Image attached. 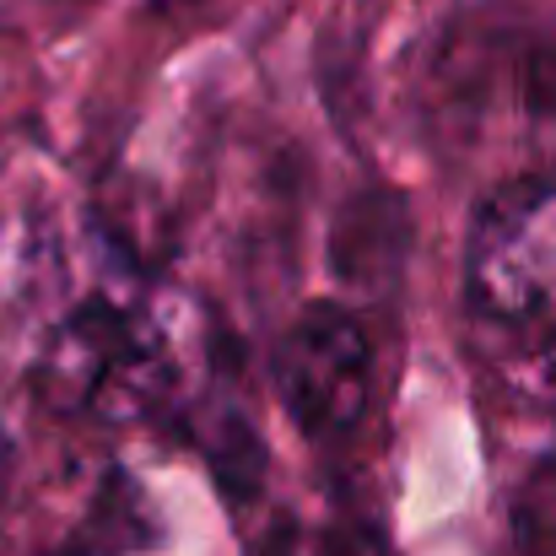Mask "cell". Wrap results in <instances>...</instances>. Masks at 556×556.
<instances>
[{
    "instance_id": "6da1fadb",
    "label": "cell",
    "mask_w": 556,
    "mask_h": 556,
    "mask_svg": "<svg viewBox=\"0 0 556 556\" xmlns=\"http://www.w3.org/2000/svg\"><path fill=\"white\" fill-rule=\"evenodd\" d=\"M38 383L54 405L141 421L179 405L200 378V314L179 287L147 276L119 243L49 249L38 270Z\"/></svg>"
},
{
    "instance_id": "7a4b0ae2",
    "label": "cell",
    "mask_w": 556,
    "mask_h": 556,
    "mask_svg": "<svg viewBox=\"0 0 556 556\" xmlns=\"http://www.w3.org/2000/svg\"><path fill=\"white\" fill-rule=\"evenodd\" d=\"M465 308L481 363L514 394L556 405V179H519L476 211Z\"/></svg>"
},
{
    "instance_id": "3957f363",
    "label": "cell",
    "mask_w": 556,
    "mask_h": 556,
    "mask_svg": "<svg viewBox=\"0 0 556 556\" xmlns=\"http://www.w3.org/2000/svg\"><path fill=\"white\" fill-rule=\"evenodd\" d=\"M372 383V346L341 303H308L276 341V394L292 427L314 443H336L363 421Z\"/></svg>"
},
{
    "instance_id": "277c9868",
    "label": "cell",
    "mask_w": 556,
    "mask_h": 556,
    "mask_svg": "<svg viewBox=\"0 0 556 556\" xmlns=\"http://www.w3.org/2000/svg\"><path fill=\"white\" fill-rule=\"evenodd\" d=\"M319 556H389V546L368 519H336L319 541Z\"/></svg>"
},
{
    "instance_id": "5b68a950",
    "label": "cell",
    "mask_w": 556,
    "mask_h": 556,
    "mask_svg": "<svg viewBox=\"0 0 556 556\" xmlns=\"http://www.w3.org/2000/svg\"><path fill=\"white\" fill-rule=\"evenodd\" d=\"M254 556H303V546H298V530H292L287 519H276V525H270V535H260Z\"/></svg>"
},
{
    "instance_id": "8992f818",
    "label": "cell",
    "mask_w": 556,
    "mask_h": 556,
    "mask_svg": "<svg viewBox=\"0 0 556 556\" xmlns=\"http://www.w3.org/2000/svg\"><path fill=\"white\" fill-rule=\"evenodd\" d=\"M5 459H11V448H5V432H0V492H5Z\"/></svg>"
}]
</instances>
